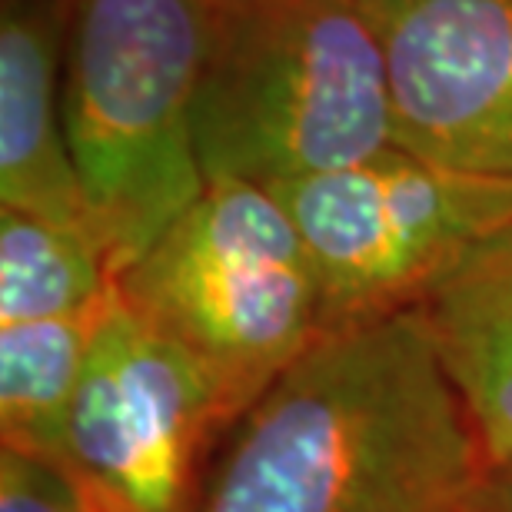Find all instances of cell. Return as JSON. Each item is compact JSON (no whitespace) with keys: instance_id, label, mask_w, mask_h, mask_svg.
Here are the masks:
<instances>
[{"instance_id":"6","label":"cell","mask_w":512,"mask_h":512,"mask_svg":"<svg viewBox=\"0 0 512 512\" xmlns=\"http://www.w3.org/2000/svg\"><path fill=\"white\" fill-rule=\"evenodd\" d=\"M223 433L230 419L193 356L114 290L60 449L90 509L197 512Z\"/></svg>"},{"instance_id":"13","label":"cell","mask_w":512,"mask_h":512,"mask_svg":"<svg viewBox=\"0 0 512 512\" xmlns=\"http://www.w3.org/2000/svg\"><path fill=\"white\" fill-rule=\"evenodd\" d=\"M486 512H512V459L503 466L489 469Z\"/></svg>"},{"instance_id":"1","label":"cell","mask_w":512,"mask_h":512,"mask_svg":"<svg viewBox=\"0 0 512 512\" xmlns=\"http://www.w3.org/2000/svg\"><path fill=\"white\" fill-rule=\"evenodd\" d=\"M486 483L416 303L323 330L233 423L197 512H486Z\"/></svg>"},{"instance_id":"11","label":"cell","mask_w":512,"mask_h":512,"mask_svg":"<svg viewBox=\"0 0 512 512\" xmlns=\"http://www.w3.org/2000/svg\"><path fill=\"white\" fill-rule=\"evenodd\" d=\"M117 273L84 223L0 207V326L100 306Z\"/></svg>"},{"instance_id":"14","label":"cell","mask_w":512,"mask_h":512,"mask_svg":"<svg viewBox=\"0 0 512 512\" xmlns=\"http://www.w3.org/2000/svg\"><path fill=\"white\" fill-rule=\"evenodd\" d=\"M366 7H370V14L373 10H380V7H386V4H393V0H363Z\"/></svg>"},{"instance_id":"7","label":"cell","mask_w":512,"mask_h":512,"mask_svg":"<svg viewBox=\"0 0 512 512\" xmlns=\"http://www.w3.org/2000/svg\"><path fill=\"white\" fill-rule=\"evenodd\" d=\"M373 17L396 147L512 177V0H393Z\"/></svg>"},{"instance_id":"3","label":"cell","mask_w":512,"mask_h":512,"mask_svg":"<svg viewBox=\"0 0 512 512\" xmlns=\"http://www.w3.org/2000/svg\"><path fill=\"white\" fill-rule=\"evenodd\" d=\"M223 0H70L64 124L114 273L207 190L193 110Z\"/></svg>"},{"instance_id":"8","label":"cell","mask_w":512,"mask_h":512,"mask_svg":"<svg viewBox=\"0 0 512 512\" xmlns=\"http://www.w3.org/2000/svg\"><path fill=\"white\" fill-rule=\"evenodd\" d=\"M67 10L70 0L0 10V207L90 227L64 124Z\"/></svg>"},{"instance_id":"5","label":"cell","mask_w":512,"mask_h":512,"mask_svg":"<svg viewBox=\"0 0 512 512\" xmlns=\"http://www.w3.org/2000/svg\"><path fill=\"white\" fill-rule=\"evenodd\" d=\"M273 193L310 247L326 330L416 306L466 253L512 227V177L403 147Z\"/></svg>"},{"instance_id":"12","label":"cell","mask_w":512,"mask_h":512,"mask_svg":"<svg viewBox=\"0 0 512 512\" xmlns=\"http://www.w3.org/2000/svg\"><path fill=\"white\" fill-rule=\"evenodd\" d=\"M0 512H94L84 489L54 456L0 449Z\"/></svg>"},{"instance_id":"10","label":"cell","mask_w":512,"mask_h":512,"mask_svg":"<svg viewBox=\"0 0 512 512\" xmlns=\"http://www.w3.org/2000/svg\"><path fill=\"white\" fill-rule=\"evenodd\" d=\"M110 296L100 306L80 313L0 326V439L4 446L60 459L70 406H74L90 343Z\"/></svg>"},{"instance_id":"2","label":"cell","mask_w":512,"mask_h":512,"mask_svg":"<svg viewBox=\"0 0 512 512\" xmlns=\"http://www.w3.org/2000/svg\"><path fill=\"white\" fill-rule=\"evenodd\" d=\"M193 140L203 177L276 190L396 147L383 37L363 0H223Z\"/></svg>"},{"instance_id":"9","label":"cell","mask_w":512,"mask_h":512,"mask_svg":"<svg viewBox=\"0 0 512 512\" xmlns=\"http://www.w3.org/2000/svg\"><path fill=\"white\" fill-rule=\"evenodd\" d=\"M449 380L483 443L489 469L512 459V227L466 253L423 300Z\"/></svg>"},{"instance_id":"4","label":"cell","mask_w":512,"mask_h":512,"mask_svg":"<svg viewBox=\"0 0 512 512\" xmlns=\"http://www.w3.org/2000/svg\"><path fill=\"white\" fill-rule=\"evenodd\" d=\"M130 310L193 356L233 423L326 330L300 227L273 190L210 180L117 273Z\"/></svg>"}]
</instances>
